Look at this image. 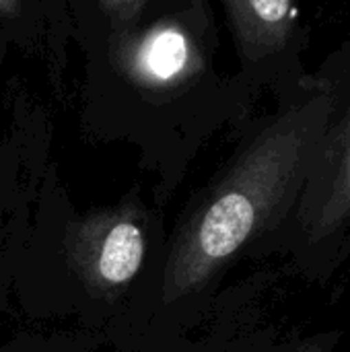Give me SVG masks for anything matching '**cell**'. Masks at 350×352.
<instances>
[{
	"label": "cell",
	"mask_w": 350,
	"mask_h": 352,
	"mask_svg": "<svg viewBox=\"0 0 350 352\" xmlns=\"http://www.w3.org/2000/svg\"><path fill=\"white\" fill-rule=\"evenodd\" d=\"M332 113V97H314L272 122L196 206L173 239L163 297L202 289L305 182Z\"/></svg>",
	"instance_id": "cell-1"
},
{
	"label": "cell",
	"mask_w": 350,
	"mask_h": 352,
	"mask_svg": "<svg viewBox=\"0 0 350 352\" xmlns=\"http://www.w3.org/2000/svg\"><path fill=\"white\" fill-rule=\"evenodd\" d=\"M144 250V233L130 204L95 212L70 229V262L95 293L126 287L138 274Z\"/></svg>",
	"instance_id": "cell-2"
},
{
	"label": "cell",
	"mask_w": 350,
	"mask_h": 352,
	"mask_svg": "<svg viewBox=\"0 0 350 352\" xmlns=\"http://www.w3.org/2000/svg\"><path fill=\"white\" fill-rule=\"evenodd\" d=\"M303 217L314 237H326L350 217V107L336 128H326L305 177Z\"/></svg>",
	"instance_id": "cell-3"
},
{
	"label": "cell",
	"mask_w": 350,
	"mask_h": 352,
	"mask_svg": "<svg viewBox=\"0 0 350 352\" xmlns=\"http://www.w3.org/2000/svg\"><path fill=\"white\" fill-rule=\"evenodd\" d=\"M130 47L124 54L126 66L138 80L153 85L179 80L196 60L190 37L175 23L153 27Z\"/></svg>",
	"instance_id": "cell-4"
},
{
	"label": "cell",
	"mask_w": 350,
	"mask_h": 352,
	"mask_svg": "<svg viewBox=\"0 0 350 352\" xmlns=\"http://www.w3.org/2000/svg\"><path fill=\"white\" fill-rule=\"evenodd\" d=\"M225 10L239 43L241 54L248 60H260L270 52H276L289 39L297 21V8L291 2H225Z\"/></svg>",
	"instance_id": "cell-5"
},
{
	"label": "cell",
	"mask_w": 350,
	"mask_h": 352,
	"mask_svg": "<svg viewBox=\"0 0 350 352\" xmlns=\"http://www.w3.org/2000/svg\"><path fill=\"white\" fill-rule=\"evenodd\" d=\"M146 8L144 0H105L101 2V10L109 16L113 29L118 33H130L132 25L140 19L142 10Z\"/></svg>",
	"instance_id": "cell-6"
},
{
	"label": "cell",
	"mask_w": 350,
	"mask_h": 352,
	"mask_svg": "<svg viewBox=\"0 0 350 352\" xmlns=\"http://www.w3.org/2000/svg\"><path fill=\"white\" fill-rule=\"evenodd\" d=\"M17 10H21V4L14 0H0V14L2 16H12Z\"/></svg>",
	"instance_id": "cell-7"
}]
</instances>
